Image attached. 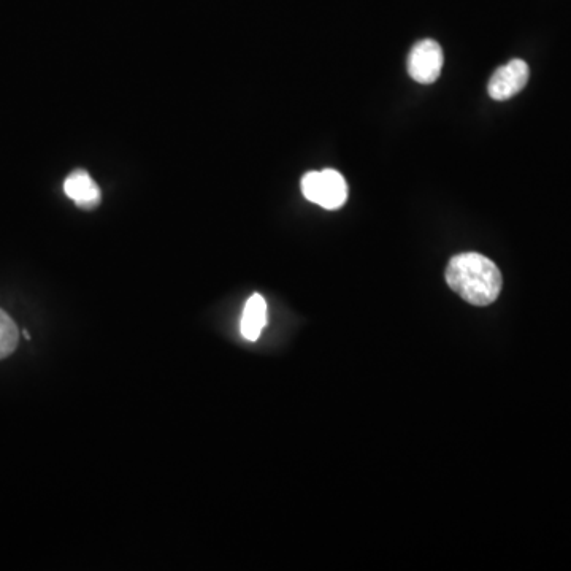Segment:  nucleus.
Here are the masks:
<instances>
[{
	"label": "nucleus",
	"mask_w": 571,
	"mask_h": 571,
	"mask_svg": "<svg viewBox=\"0 0 571 571\" xmlns=\"http://www.w3.org/2000/svg\"><path fill=\"white\" fill-rule=\"evenodd\" d=\"M446 281L465 302L476 307H487L499 299L503 284L499 267L478 253L454 256L446 269Z\"/></svg>",
	"instance_id": "nucleus-1"
},
{
	"label": "nucleus",
	"mask_w": 571,
	"mask_h": 571,
	"mask_svg": "<svg viewBox=\"0 0 571 571\" xmlns=\"http://www.w3.org/2000/svg\"><path fill=\"white\" fill-rule=\"evenodd\" d=\"M300 184L303 197L326 210H338L348 199V184L342 173L334 169L308 172Z\"/></svg>",
	"instance_id": "nucleus-2"
},
{
	"label": "nucleus",
	"mask_w": 571,
	"mask_h": 571,
	"mask_svg": "<svg viewBox=\"0 0 571 571\" xmlns=\"http://www.w3.org/2000/svg\"><path fill=\"white\" fill-rule=\"evenodd\" d=\"M443 50L435 40H421L413 46L408 56V73L421 85H432L440 77L443 69Z\"/></svg>",
	"instance_id": "nucleus-3"
},
{
	"label": "nucleus",
	"mask_w": 571,
	"mask_h": 571,
	"mask_svg": "<svg viewBox=\"0 0 571 571\" xmlns=\"http://www.w3.org/2000/svg\"><path fill=\"white\" fill-rule=\"evenodd\" d=\"M530 70L526 61L522 59H513L505 66L495 70L487 91L489 96L494 100H508L516 96L522 89L526 88L529 81Z\"/></svg>",
	"instance_id": "nucleus-4"
},
{
	"label": "nucleus",
	"mask_w": 571,
	"mask_h": 571,
	"mask_svg": "<svg viewBox=\"0 0 571 571\" xmlns=\"http://www.w3.org/2000/svg\"><path fill=\"white\" fill-rule=\"evenodd\" d=\"M64 192L80 208L97 207L100 204V189L94 178L85 170H75L64 181Z\"/></svg>",
	"instance_id": "nucleus-5"
},
{
	"label": "nucleus",
	"mask_w": 571,
	"mask_h": 571,
	"mask_svg": "<svg viewBox=\"0 0 571 571\" xmlns=\"http://www.w3.org/2000/svg\"><path fill=\"white\" fill-rule=\"evenodd\" d=\"M265 326H267V302L261 294H253L243 310L240 330L246 340L256 342L261 337Z\"/></svg>",
	"instance_id": "nucleus-6"
},
{
	"label": "nucleus",
	"mask_w": 571,
	"mask_h": 571,
	"mask_svg": "<svg viewBox=\"0 0 571 571\" xmlns=\"http://www.w3.org/2000/svg\"><path fill=\"white\" fill-rule=\"evenodd\" d=\"M20 342V330L15 321L0 310V361L15 353L16 346Z\"/></svg>",
	"instance_id": "nucleus-7"
},
{
	"label": "nucleus",
	"mask_w": 571,
	"mask_h": 571,
	"mask_svg": "<svg viewBox=\"0 0 571 571\" xmlns=\"http://www.w3.org/2000/svg\"><path fill=\"white\" fill-rule=\"evenodd\" d=\"M24 338H26V340H31V335H29V332H27V330H24Z\"/></svg>",
	"instance_id": "nucleus-8"
}]
</instances>
